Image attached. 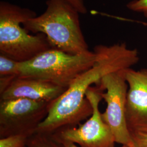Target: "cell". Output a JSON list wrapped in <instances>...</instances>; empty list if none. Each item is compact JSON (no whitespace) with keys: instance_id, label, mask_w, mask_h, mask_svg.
<instances>
[{"instance_id":"9a60e30c","label":"cell","mask_w":147,"mask_h":147,"mask_svg":"<svg viewBox=\"0 0 147 147\" xmlns=\"http://www.w3.org/2000/svg\"><path fill=\"white\" fill-rule=\"evenodd\" d=\"M72 5L79 13L84 14L87 12V9L84 3V0H64Z\"/></svg>"},{"instance_id":"3957f363","label":"cell","mask_w":147,"mask_h":147,"mask_svg":"<svg viewBox=\"0 0 147 147\" xmlns=\"http://www.w3.org/2000/svg\"><path fill=\"white\" fill-rule=\"evenodd\" d=\"M36 16L30 9L5 1L0 2L1 54L24 62L52 48L44 34H30L21 26Z\"/></svg>"},{"instance_id":"52a82bcc","label":"cell","mask_w":147,"mask_h":147,"mask_svg":"<svg viewBox=\"0 0 147 147\" xmlns=\"http://www.w3.org/2000/svg\"><path fill=\"white\" fill-rule=\"evenodd\" d=\"M123 70L109 74L101 79L99 86L104 89L102 99L106 103L102 117L109 125L117 143L132 147L131 137L126 119L128 84Z\"/></svg>"},{"instance_id":"5bb4252c","label":"cell","mask_w":147,"mask_h":147,"mask_svg":"<svg viewBox=\"0 0 147 147\" xmlns=\"http://www.w3.org/2000/svg\"><path fill=\"white\" fill-rule=\"evenodd\" d=\"M132 147H147V132L130 133Z\"/></svg>"},{"instance_id":"277c9868","label":"cell","mask_w":147,"mask_h":147,"mask_svg":"<svg viewBox=\"0 0 147 147\" xmlns=\"http://www.w3.org/2000/svg\"><path fill=\"white\" fill-rule=\"evenodd\" d=\"M94 51L73 55L51 48L20 62L19 77L38 79L68 89L80 74L94 64Z\"/></svg>"},{"instance_id":"d6986e66","label":"cell","mask_w":147,"mask_h":147,"mask_svg":"<svg viewBox=\"0 0 147 147\" xmlns=\"http://www.w3.org/2000/svg\"></svg>"},{"instance_id":"ac0fdd59","label":"cell","mask_w":147,"mask_h":147,"mask_svg":"<svg viewBox=\"0 0 147 147\" xmlns=\"http://www.w3.org/2000/svg\"><path fill=\"white\" fill-rule=\"evenodd\" d=\"M26 147H27V146H26Z\"/></svg>"},{"instance_id":"8992f818","label":"cell","mask_w":147,"mask_h":147,"mask_svg":"<svg viewBox=\"0 0 147 147\" xmlns=\"http://www.w3.org/2000/svg\"><path fill=\"white\" fill-rule=\"evenodd\" d=\"M52 102L27 99L1 100L0 137L34 135Z\"/></svg>"},{"instance_id":"7c38bea8","label":"cell","mask_w":147,"mask_h":147,"mask_svg":"<svg viewBox=\"0 0 147 147\" xmlns=\"http://www.w3.org/2000/svg\"><path fill=\"white\" fill-rule=\"evenodd\" d=\"M28 137L23 135H13L0 138V147H26Z\"/></svg>"},{"instance_id":"7a4b0ae2","label":"cell","mask_w":147,"mask_h":147,"mask_svg":"<svg viewBox=\"0 0 147 147\" xmlns=\"http://www.w3.org/2000/svg\"><path fill=\"white\" fill-rule=\"evenodd\" d=\"M79 12L64 0H47L40 16L22 24L28 32L44 34L52 48L77 55L89 51L82 31Z\"/></svg>"},{"instance_id":"9c48e42d","label":"cell","mask_w":147,"mask_h":147,"mask_svg":"<svg viewBox=\"0 0 147 147\" xmlns=\"http://www.w3.org/2000/svg\"><path fill=\"white\" fill-rule=\"evenodd\" d=\"M67 89L38 79L17 77L0 96L1 100L22 98L52 102Z\"/></svg>"},{"instance_id":"e0dca14e","label":"cell","mask_w":147,"mask_h":147,"mask_svg":"<svg viewBox=\"0 0 147 147\" xmlns=\"http://www.w3.org/2000/svg\"><path fill=\"white\" fill-rule=\"evenodd\" d=\"M137 22H138V23H141V24H142L143 25H144V26H147V22H140V21H137Z\"/></svg>"},{"instance_id":"ba28073f","label":"cell","mask_w":147,"mask_h":147,"mask_svg":"<svg viewBox=\"0 0 147 147\" xmlns=\"http://www.w3.org/2000/svg\"><path fill=\"white\" fill-rule=\"evenodd\" d=\"M128 84L126 119L130 133L147 132V68L123 71Z\"/></svg>"},{"instance_id":"30bf717a","label":"cell","mask_w":147,"mask_h":147,"mask_svg":"<svg viewBox=\"0 0 147 147\" xmlns=\"http://www.w3.org/2000/svg\"><path fill=\"white\" fill-rule=\"evenodd\" d=\"M20 62L0 53V78L19 76Z\"/></svg>"},{"instance_id":"8fae6325","label":"cell","mask_w":147,"mask_h":147,"mask_svg":"<svg viewBox=\"0 0 147 147\" xmlns=\"http://www.w3.org/2000/svg\"><path fill=\"white\" fill-rule=\"evenodd\" d=\"M28 147H61L51 135L35 134L28 138Z\"/></svg>"},{"instance_id":"5b68a950","label":"cell","mask_w":147,"mask_h":147,"mask_svg":"<svg viewBox=\"0 0 147 147\" xmlns=\"http://www.w3.org/2000/svg\"><path fill=\"white\" fill-rule=\"evenodd\" d=\"M103 90L100 86H92L87 90L86 98L92 105V115L83 124L65 127L55 132L51 136L55 141L72 143L79 147H115V137L99 110Z\"/></svg>"},{"instance_id":"6da1fadb","label":"cell","mask_w":147,"mask_h":147,"mask_svg":"<svg viewBox=\"0 0 147 147\" xmlns=\"http://www.w3.org/2000/svg\"><path fill=\"white\" fill-rule=\"evenodd\" d=\"M93 51L96 55L93 65L80 74L51 104L47 118L38 127L36 134L51 135L61 128L77 126L89 118L93 109L86 98L87 90L92 84L99 86L105 75L131 68L140 60L138 51L129 49L125 43L99 45Z\"/></svg>"},{"instance_id":"2e32d148","label":"cell","mask_w":147,"mask_h":147,"mask_svg":"<svg viewBox=\"0 0 147 147\" xmlns=\"http://www.w3.org/2000/svg\"><path fill=\"white\" fill-rule=\"evenodd\" d=\"M58 143V142H57ZM58 144L61 146V147H79L76 144H75L72 143H69V142H59ZM120 147H129L126 146H121Z\"/></svg>"},{"instance_id":"4fadbf2b","label":"cell","mask_w":147,"mask_h":147,"mask_svg":"<svg viewBox=\"0 0 147 147\" xmlns=\"http://www.w3.org/2000/svg\"><path fill=\"white\" fill-rule=\"evenodd\" d=\"M126 7L130 11L141 13L147 18V0H132Z\"/></svg>"}]
</instances>
